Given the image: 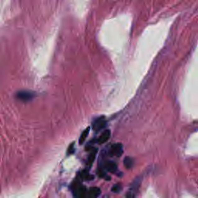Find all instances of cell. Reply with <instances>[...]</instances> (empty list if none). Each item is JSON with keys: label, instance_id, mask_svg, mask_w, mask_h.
I'll list each match as a JSON object with an SVG mask.
<instances>
[{"label": "cell", "instance_id": "obj_1", "mask_svg": "<svg viewBox=\"0 0 198 198\" xmlns=\"http://www.w3.org/2000/svg\"><path fill=\"white\" fill-rule=\"evenodd\" d=\"M35 97V93L31 91H26V90H23V91H18L16 93V99L20 101H23V102H26V101H31L33 98Z\"/></svg>", "mask_w": 198, "mask_h": 198}, {"label": "cell", "instance_id": "obj_2", "mask_svg": "<svg viewBox=\"0 0 198 198\" xmlns=\"http://www.w3.org/2000/svg\"><path fill=\"white\" fill-rule=\"evenodd\" d=\"M73 187H74L73 192H74V196H76L77 197H88V191H87L86 188L83 185L80 184L78 183H76Z\"/></svg>", "mask_w": 198, "mask_h": 198}, {"label": "cell", "instance_id": "obj_3", "mask_svg": "<svg viewBox=\"0 0 198 198\" xmlns=\"http://www.w3.org/2000/svg\"><path fill=\"white\" fill-rule=\"evenodd\" d=\"M106 122L105 118L104 116H101L100 118H98L97 119L94 120L92 123V128L94 131H99L104 129L106 126Z\"/></svg>", "mask_w": 198, "mask_h": 198}, {"label": "cell", "instance_id": "obj_4", "mask_svg": "<svg viewBox=\"0 0 198 198\" xmlns=\"http://www.w3.org/2000/svg\"><path fill=\"white\" fill-rule=\"evenodd\" d=\"M122 144H114V145H112L110 149V151H109V153H110L111 156H121V155L122 154Z\"/></svg>", "mask_w": 198, "mask_h": 198}, {"label": "cell", "instance_id": "obj_5", "mask_svg": "<svg viewBox=\"0 0 198 198\" xmlns=\"http://www.w3.org/2000/svg\"><path fill=\"white\" fill-rule=\"evenodd\" d=\"M111 136V132L109 130H105L102 132L99 139V142L100 144H103L107 142Z\"/></svg>", "mask_w": 198, "mask_h": 198}, {"label": "cell", "instance_id": "obj_6", "mask_svg": "<svg viewBox=\"0 0 198 198\" xmlns=\"http://www.w3.org/2000/svg\"><path fill=\"white\" fill-rule=\"evenodd\" d=\"M104 168L107 169L108 172L111 173H115L117 171V165L115 163L112 162V161H108L104 164Z\"/></svg>", "mask_w": 198, "mask_h": 198}, {"label": "cell", "instance_id": "obj_7", "mask_svg": "<svg viewBox=\"0 0 198 198\" xmlns=\"http://www.w3.org/2000/svg\"><path fill=\"white\" fill-rule=\"evenodd\" d=\"M101 194V190L99 187H92L88 191V197H97Z\"/></svg>", "mask_w": 198, "mask_h": 198}, {"label": "cell", "instance_id": "obj_8", "mask_svg": "<svg viewBox=\"0 0 198 198\" xmlns=\"http://www.w3.org/2000/svg\"><path fill=\"white\" fill-rule=\"evenodd\" d=\"M139 184H140V181H139V180H136H136H135V181L133 182L132 184L131 185V189L130 191H129V194H127V197H134L132 193H135V191L139 188Z\"/></svg>", "mask_w": 198, "mask_h": 198}, {"label": "cell", "instance_id": "obj_9", "mask_svg": "<svg viewBox=\"0 0 198 198\" xmlns=\"http://www.w3.org/2000/svg\"><path fill=\"white\" fill-rule=\"evenodd\" d=\"M89 131H90V128H87L86 129H85L84 130V132L81 133V137H80V139H79V143L80 144H83L84 142H85V139H87V137H88V134H89Z\"/></svg>", "mask_w": 198, "mask_h": 198}, {"label": "cell", "instance_id": "obj_10", "mask_svg": "<svg viewBox=\"0 0 198 198\" xmlns=\"http://www.w3.org/2000/svg\"><path fill=\"white\" fill-rule=\"evenodd\" d=\"M96 153H97V150H93L92 152L91 153V154L89 155V156H88V164L89 166H91V164L93 163V162H94V159H95L96 157Z\"/></svg>", "mask_w": 198, "mask_h": 198}, {"label": "cell", "instance_id": "obj_11", "mask_svg": "<svg viewBox=\"0 0 198 198\" xmlns=\"http://www.w3.org/2000/svg\"><path fill=\"white\" fill-rule=\"evenodd\" d=\"M124 164L127 169L132 168V166H133V160L132 159H131V158L126 157V159H124Z\"/></svg>", "mask_w": 198, "mask_h": 198}, {"label": "cell", "instance_id": "obj_12", "mask_svg": "<svg viewBox=\"0 0 198 198\" xmlns=\"http://www.w3.org/2000/svg\"><path fill=\"white\" fill-rule=\"evenodd\" d=\"M122 190V186H121V184H115L114 185V186L112 187V191H113L114 193H119L120 191Z\"/></svg>", "mask_w": 198, "mask_h": 198}, {"label": "cell", "instance_id": "obj_13", "mask_svg": "<svg viewBox=\"0 0 198 198\" xmlns=\"http://www.w3.org/2000/svg\"><path fill=\"white\" fill-rule=\"evenodd\" d=\"M99 177H102V178L107 179V180H108L109 179H110V177H109L108 176H107V174L104 173V171L103 170V169H100V170L99 171Z\"/></svg>", "mask_w": 198, "mask_h": 198}, {"label": "cell", "instance_id": "obj_14", "mask_svg": "<svg viewBox=\"0 0 198 198\" xmlns=\"http://www.w3.org/2000/svg\"><path fill=\"white\" fill-rule=\"evenodd\" d=\"M74 144L71 143V145H70L69 148H68V151H67L68 154H72V153H74Z\"/></svg>", "mask_w": 198, "mask_h": 198}]
</instances>
